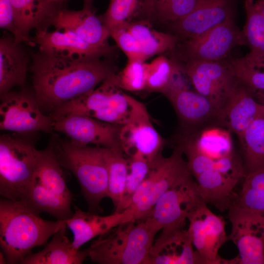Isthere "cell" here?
<instances>
[{"mask_svg": "<svg viewBox=\"0 0 264 264\" xmlns=\"http://www.w3.org/2000/svg\"><path fill=\"white\" fill-rule=\"evenodd\" d=\"M14 14L18 30L26 40L28 44L35 46L29 38L30 32L34 28L41 29L45 21H49L58 10L57 4L51 0H10Z\"/></svg>", "mask_w": 264, "mask_h": 264, "instance_id": "obj_24", "label": "cell"}, {"mask_svg": "<svg viewBox=\"0 0 264 264\" xmlns=\"http://www.w3.org/2000/svg\"><path fill=\"white\" fill-rule=\"evenodd\" d=\"M110 33L128 61L145 62L147 59L138 42L127 28V24L110 30Z\"/></svg>", "mask_w": 264, "mask_h": 264, "instance_id": "obj_39", "label": "cell"}, {"mask_svg": "<svg viewBox=\"0 0 264 264\" xmlns=\"http://www.w3.org/2000/svg\"><path fill=\"white\" fill-rule=\"evenodd\" d=\"M255 4L258 11L264 17V0H257L255 1Z\"/></svg>", "mask_w": 264, "mask_h": 264, "instance_id": "obj_41", "label": "cell"}, {"mask_svg": "<svg viewBox=\"0 0 264 264\" xmlns=\"http://www.w3.org/2000/svg\"><path fill=\"white\" fill-rule=\"evenodd\" d=\"M165 96L169 100L181 123L187 127L216 122L220 107L213 100L189 89L186 84L173 88Z\"/></svg>", "mask_w": 264, "mask_h": 264, "instance_id": "obj_18", "label": "cell"}, {"mask_svg": "<svg viewBox=\"0 0 264 264\" xmlns=\"http://www.w3.org/2000/svg\"><path fill=\"white\" fill-rule=\"evenodd\" d=\"M232 205L264 215V167L245 176Z\"/></svg>", "mask_w": 264, "mask_h": 264, "instance_id": "obj_35", "label": "cell"}, {"mask_svg": "<svg viewBox=\"0 0 264 264\" xmlns=\"http://www.w3.org/2000/svg\"><path fill=\"white\" fill-rule=\"evenodd\" d=\"M194 139L198 150L213 160H217L235 153L231 132L222 127H207Z\"/></svg>", "mask_w": 264, "mask_h": 264, "instance_id": "obj_32", "label": "cell"}, {"mask_svg": "<svg viewBox=\"0 0 264 264\" xmlns=\"http://www.w3.org/2000/svg\"><path fill=\"white\" fill-rule=\"evenodd\" d=\"M129 170L121 202L116 212H122L129 205L131 199L147 176L151 164L143 155L135 154L128 158Z\"/></svg>", "mask_w": 264, "mask_h": 264, "instance_id": "obj_36", "label": "cell"}, {"mask_svg": "<svg viewBox=\"0 0 264 264\" xmlns=\"http://www.w3.org/2000/svg\"><path fill=\"white\" fill-rule=\"evenodd\" d=\"M245 22L242 30L249 52L244 58L254 61L264 57V17L257 9L254 0H243Z\"/></svg>", "mask_w": 264, "mask_h": 264, "instance_id": "obj_31", "label": "cell"}, {"mask_svg": "<svg viewBox=\"0 0 264 264\" xmlns=\"http://www.w3.org/2000/svg\"><path fill=\"white\" fill-rule=\"evenodd\" d=\"M226 61L238 79L247 87L258 101L264 104V57L249 61L244 57H229Z\"/></svg>", "mask_w": 264, "mask_h": 264, "instance_id": "obj_33", "label": "cell"}, {"mask_svg": "<svg viewBox=\"0 0 264 264\" xmlns=\"http://www.w3.org/2000/svg\"><path fill=\"white\" fill-rule=\"evenodd\" d=\"M48 145L60 165L72 172L77 179L89 211H100L101 201L107 197L108 190L105 148L78 144L54 133Z\"/></svg>", "mask_w": 264, "mask_h": 264, "instance_id": "obj_3", "label": "cell"}, {"mask_svg": "<svg viewBox=\"0 0 264 264\" xmlns=\"http://www.w3.org/2000/svg\"><path fill=\"white\" fill-rule=\"evenodd\" d=\"M32 40L41 52L77 61L94 60L108 57L115 49L112 46L108 48L93 46L66 30L47 31L46 29H40Z\"/></svg>", "mask_w": 264, "mask_h": 264, "instance_id": "obj_14", "label": "cell"}, {"mask_svg": "<svg viewBox=\"0 0 264 264\" xmlns=\"http://www.w3.org/2000/svg\"><path fill=\"white\" fill-rule=\"evenodd\" d=\"M187 229L193 246L205 264H233L232 260L219 254L221 246L228 240L224 218L213 213L204 202L190 214Z\"/></svg>", "mask_w": 264, "mask_h": 264, "instance_id": "obj_11", "label": "cell"}, {"mask_svg": "<svg viewBox=\"0 0 264 264\" xmlns=\"http://www.w3.org/2000/svg\"><path fill=\"white\" fill-rule=\"evenodd\" d=\"M0 264H7L5 255L3 252L2 251L1 252V251H0Z\"/></svg>", "mask_w": 264, "mask_h": 264, "instance_id": "obj_43", "label": "cell"}, {"mask_svg": "<svg viewBox=\"0 0 264 264\" xmlns=\"http://www.w3.org/2000/svg\"><path fill=\"white\" fill-rule=\"evenodd\" d=\"M179 42L172 53L181 62L222 61L230 57L234 48L246 46L243 32L237 25L235 18Z\"/></svg>", "mask_w": 264, "mask_h": 264, "instance_id": "obj_7", "label": "cell"}, {"mask_svg": "<svg viewBox=\"0 0 264 264\" xmlns=\"http://www.w3.org/2000/svg\"><path fill=\"white\" fill-rule=\"evenodd\" d=\"M151 5V0H110L101 17L110 31L134 21L149 20Z\"/></svg>", "mask_w": 264, "mask_h": 264, "instance_id": "obj_29", "label": "cell"}, {"mask_svg": "<svg viewBox=\"0 0 264 264\" xmlns=\"http://www.w3.org/2000/svg\"><path fill=\"white\" fill-rule=\"evenodd\" d=\"M62 167L51 148L38 150L35 179L50 193L71 204L72 196L64 178Z\"/></svg>", "mask_w": 264, "mask_h": 264, "instance_id": "obj_26", "label": "cell"}, {"mask_svg": "<svg viewBox=\"0 0 264 264\" xmlns=\"http://www.w3.org/2000/svg\"><path fill=\"white\" fill-rule=\"evenodd\" d=\"M146 63L140 61H128L123 70L117 74L121 89L129 91L145 90Z\"/></svg>", "mask_w": 264, "mask_h": 264, "instance_id": "obj_38", "label": "cell"}, {"mask_svg": "<svg viewBox=\"0 0 264 264\" xmlns=\"http://www.w3.org/2000/svg\"><path fill=\"white\" fill-rule=\"evenodd\" d=\"M52 1L55 2V3H60L61 2H63V1H66V0H51Z\"/></svg>", "mask_w": 264, "mask_h": 264, "instance_id": "obj_45", "label": "cell"}, {"mask_svg": "<svg viewBox=\"0 0 264 264\" xmlns=\"http://www.w3.org/2000/svg\"><path fill=\"white\" fill-rule=\"evenodd\" d=\"M146 264H205L194 250L187 230L161 233L151 248Z\"/></svg>", "mask_w": 264, "mask_h": 264, "instance_id": "obj_20", "label": "cell"}, {"mask_svg": "<svg viewBox=\"0 0 264 264\" xmlns=\"http://www.w3.org/2000/svg\"><path fill=\"white\" fill-rule=\"evenodd\" d=\"M183 155L179 144L170 156L165 157L161 154L152 164L147 176L126 209L133 220H144L166 192L191 175Z\"/></svg>", "mask_w": 264, "mask_h": 264, "instance_id": "obj_6", "label": "cell"}, {"mask_svg": "<svg viewBox=\"0 0 264 264\" xmlns=\"http://www.w3.org/2000/svg\"><path fill=\"white\" fill-rule=\"evenodd\" d=\"M181 63L195 91L216 103L221 110L239 83L226 59Z\"/></svg>", "mask_w": 264, "mask_h": 264, "instance_id": "obj_12", "label": "cell"}, {"mask_svg": "<svg viewBox=\"0 0 264 264\" xmlns=\"http://www.w3.org/2000/svg\"><path fill=\"white\" fill-rule=\"evenodd\" d=\"M0 27L10 33L17 42L28 44L26 40L17 28L14 11L10 0H0Z\"/></svg>", "mask_w": 264, "mask_h": 264, "instance_id": "obj_40", "label": "cell"}, {"mask_svg": "<svg viewBox=\"0 0 264 264\" xmlns=\"http://www.w3.org/2000/svg\"><path fill=\"white\" fill-rule=\"evenodd\" d=\"M0 101V130L21 134L54 133L52 119L42 112L33 90L10 91Z\"/></svg>", "mask_w": 264, "mask_h": 264, "instance_id": "obj_9", "label": "cell"}, {"mask_svg": "<svg viewBox=\"0 0 264 264\" xmlns=\"http://www.w3.org/2000/svg\"><path fill=\"white\" fill-rule=\"evenodd\" d=\"M228 217L231 224L228 240L239 252L234 264H264V215L232 205Z\"/></svg>", "mask_w": 264, "mask_h": 264, "instance_id": "obj_10", "label": "cell"}, {"mask_svg": "<svg viewBox=\"0 0 264 264\" xmlns=\"http://www.w3.org/2000/svg\"><path fill=\"white\" fill-rule=\"evenodd\" d=\"M30 66L33 91L41 109L55 108L95 89L115 72L108 60L77 61L39 51Z\"/></svg>", "mask_w": 264, "mask_h": 264, "instance_id": "obj_1", "label": "cell"}, {"mask_svg": "<svg viewBox=\"0 0 264 264\" xmlns=\"http://www.w3.org/2000/svg\"><path fill=\"white\" fill-rule=\"evenodd\" d=\"M66 224L56 232L41 251L30 253L22 264H81L88 257V249L76 250L66 236Z\"/></svg>", "mask_w": 264, "mask_h": 264, "instance_id": "obj_23", "label": "cell"}, {"mask_svg": "<svg viewBox=\"0 0 264 264\" xmlns=\"http://www.w3.org/2000/svg\"><path fill=\"white\" fill-rule=\"evenodd\" d=\"M203 0H171L152 6L150 20L172 22L184 18L193 12Z\"/></svg>", "mask_w": 264, "mask_h": 264, "instance_id": "obj_37", "label": "cell"}, {"mask_svg": "<svg viewBox=\"0 0 264 264\" xmlns=\"http://www.w3.org/2000/svg\"><path fill=\"white\" fill-rule=\"evenodd\" d=\"M238 138L246 175L264 167V113L256 118Z\"/></svg>", "mask_w": 264, "mask_h": 264, "instance_id": "obj_28", "label": "cell"}, {"mask_svg": "<svg viewBox=\"0 0 264 264\" xmlns=\"http://www.w3.org/2000/svg\"><path fill=\"white\" fill-rule=\"evenodd\" d=\"M202 202L197 182L190 175L166 192L144 220L157 232L183 229L190 214Z\"/></svg>", "mask_w": 264, "mask_h": 264, "instance_id": "obj_8", "label": "cell"}, {"mask_svg": "<svg viewBox=\"0 0 264 264\" xmlns=\"http://www.w3.org/2000/svg\"><path fill=\"white\" fill-rule=\"evenodd\" d=\"M121 147L129 156L139 154L145 157L151 166L161 154L164 141L153 126L147 110L143 105L128 123L121 127Z\"/></svg>", "mask_w": 264, "mask_h": 264, "instance_id": "obj_15", "label": "cell"}, {"mask_svg": "<svg viewBox=\"0 0 264 264\" xmlns=\"http://www.w3.org/2000/svg\"><path fill=\"white\" fill-rule=\"evenodd\" d=\"M157 233L144 220L123 223L98 236L88 257L99 264H146Z\"/></svg>", "mask_w": 264, "mask_h": 264, "instance_id": "obj_5", "label": "cell"}, {"mask_svg": "<svg viewBox=\"0 0 264 264\" xmlns=\"http://www.w3.org/2000/svg\"><path fill=\"white\" fill-rule=\"evenodd\" d=\"M127 26L138 42L147 59L166 51L172 52L179 42L175 35L154 29L149 20L134 21L127 24Z\"/></svg>", "mask_w": 264, "mask_h": 264, "instance_id": "obj_27", "label": "cell"}, {"mask_svg": "<svg viewBox=\"0 0 264 264\" xmlns=\"http://www.w3.org/2000/svg\"><path fill=\"white\" fill-rule=\"evenodd\" d=\"M169 0H151V8L152 6L154 5V4L159 3H161V2L168 1H169Z\"/></svg>", "mask_w": 264, "mask_h": 264, "instance_id": "obj_44", "label": "cell"}, {"mask_svg": "<svg viewBox=\"0 0 264 264\" xmlns=\"http://www.w3.org/2000/svg\"><path fill=\"white\" fill-rule=\"evenodd\" d=\"M130 221L133 220L127 210L102 216L89 211H84L74 206L73 216L66 222L73 235V248L79 250L82 245L91 239L105 234L120 224Z\"/></svg>", "mask_w": 264, "mask_h": 264, "instance_id": "obj_21", "label": "cell"}, {"mask_svg": "<svg viewBox=\"0 0 264 264\" xmlns=\"http://www.w3.org/2000/svg\"><path fill=\"white\" fill-rule=\"evenodd\" d=\"M124 154L121 147L105 148L108 171L107 197L111 200L115 210L121 202L128 174V161Z\"/></svg>", "mask_w": 264, "mask_h": 264, "instance_id": "obj_30", "label": "cell"}, {"mask_svg": "<svg viewBox=\"0 0 264 264\" xmlns=\"http://www.w3.org/2000/svg\"><path fill=\"white\" fill-rule=\"evenodd\" d=\"M182 63L173 54L171 58L159 55L146 63L145 90L164 95L174 87L185 83Z\"/></svg>", "mask_w": 264, "mask_h": 264, "instance_id": "obj_25", "label": "cell"}, {"mask_svg": "<svg viewBox=\"0 0 264 264\" xmlns=\"http://www.w3.org/2000/svg\"><path fill=\"white\" fill-rule=\"evenodd\" d=\"M237 0H203L191 13L171 22L172 34L179 42L198 36L230 19L236 18Z\"/></svg>", "mask_w": 264, "mask_h": 264, "instance_id": "obj_16", "label": "cell"}, {"mask_svg": "<svg viewBox=\"0 0 264 264\" xmlns=\"http://www.w3.org/2000/svg\"><path fill=\"white\" fill-rule=\"evenodd\" d=\"M39 214L47 213L58 220H66L73 215L71 204L48 192L35 177L32 186L24 200Z\"/></svg>", "mask_w": 264, "mask_h": 264, "instance_id": "obj_34", "label": "cell"}, {"mask_svg": "<svg viewBox=\"0 0 264 264\" xmlns=\"http://www.w3.org/2000/svg\"><path fill=\"white\" fill-rule=\"evenodd\" d=\"M37 133H4L0 136V194L23 201L33 184L38 150Z\"/></svg>", "mask_w": 264, "mask_h": 264, "instance_id": "obj_4", "label": "cell"}, {"mask_svg": "<svg viewBox=\"0 0 264 264\" xmlns=\"http://www.w3.org/2000/svg\"><path fill=\"white\" fill-rule=\"evenodd\" d=\"M14 37L5 32L0 39V97L26 82L30 60Z\"/></svg>", "mask_w": 264, "mask_h": 264, "instance_id": "obj_22", "label": "cell"}, {"mask_svg": "<svg viewBox=\"0 0 264 264\" xmlns=\"http://www.w3.org/2000/svg\"><path fill=\"white\" fill-rule=\"evenodd\" d=\"M93 0H83L84 8L93 9L92 7Z\"/></svg>", "mask_w": 264, "mask_h": 264, "instance_id": "obj_42", "label": "cell"}, {"mask_svg": "<svg viewBox=\"0 0 264 264\" xmlns=\"http://www.w3.org/2000/svg\"><path fill=\"white\" fill-rule=\"evenodd\" d=\"M39 214L24 201L0 199V245L7 264H21L33 248L45 244L66 224V220H48Z\"/></svg>", "mask_w": 264, "mask_h": 264, "instance_id": "obj_2", "label": "cell"}, {"mask_svg": "<svg viewBox=\"0 0 264 264\" xmlns=\"http://www.w3.org/2000/svg\"><path fill=\"white\" fill-rule=\"evenodd\" d=\"M264 113V104L239 80L237 86L220 110L216 123L239 137L247 127Z\"/></svg>", "mask_w": 264, "mask_h": 264, "instance_id": "obj_19", "label": "cell"}, {"mask_svg": "<svg viewBox=\"0 0 264 264\" xmlns=\"http://www.w3.org/2000/svg\"><path fill=\"white\" fill-rule=\"evenodd\" d=\"M52 120L54 131L65 134L74 143L105 148L121 147V126L80 114H69Z\"/></svg>", "mask_w": 264, "mask_h": 264, "instance_id": "obj_13", "label": "cell"}, {"mask_svg": "<svg viewBox=\"0 0 264 264\" xmlns=\"http://www.w3.org/2000/svg\"><path fill=\"white\" fill-rule=\"evenodd\" d=\"M49 22L56 29L68 30L93 46L100 48L111 46L108 43L110 31L101 17L96 15L93 9H61Z\"/></svg>", "mask_w": 264, "mask_h": 264, "instance_id": "obj_17", "label": "cell"}]
</instances>
